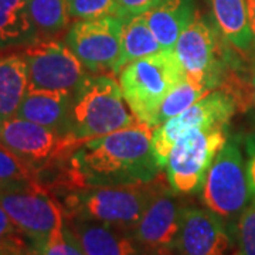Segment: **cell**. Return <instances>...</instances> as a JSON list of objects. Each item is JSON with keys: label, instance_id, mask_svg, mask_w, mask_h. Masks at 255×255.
<instances>
[{"label": "cell", "instance_id": "obj_1", "mask_svg": "<svg viewBox=\"0 0 255 255\" xmlns=\"http://www.w3.org/2000/svg\"><path fill=\"white\" fill-rule=\"evenodd\" d=\"M155 128L143 122L95 137L81 145L51 174L46 187L65 193L94 186H117L155 180L162 167L152 149Z\"/></svg>", "mask_w": 255, "mask_h": 255}, {"label": "cell", "instance_id": "obj_2", "mask_svg": "<svg viewBox=\"0 0 255 255\" xmlns=\"http://www.w3.org/2000/svg\"><path fill=\"white\" fill-rule=\"evenodd\" d=\"M139 124L112 75L88 73L73 92L71 133L81 140L88 142Z\"/></svg>", "mask_w": 255, "mask_h": 255}, {"label": "cell", "instance_id": "obj_3", "mask_svg": "<svg viewBox=\"0 0 255 255\" xmlns=\"http://www.w3.org/2000/svg\"><path fill=\"white\" fill-rule=\"evenodd\" d=\"M162 177L159 174L152 182L94 186L67 193L64 216L95 220L132 234Z\"/></svg>", "mask_w": 255, "mask_h": 255}, {"label": "cell", "instance_id": "obj_4", "mask_svg": "<svg viewBox=\"0 0 255 255\" xmlns=\"http://www.w3.org/2000/svg\"><path fill=\"white\" fill-rule=\"evenodd\" d=\"M186 77L173 48L139 58L119 71V85L132 114L156 128L160 107L174 87Z\"/></svg>", "mask_w": 255, "mask_h": 255}, {"label": "cell", "instance_id": "obj_5", "mask_svg": "<svg viewBox=\"0 0 255 255\" xmlns=\"http://www.w3.org/2000/svg\"><path fill=\"white\" fill-rule=\"evenodd\" d=\"M0 143L31 167L43 182L46 176L58 170L85 140L14 117L0 122Z\"/></svg>", "mask_w": 255, "mask_h": 255}, {"label": "cell", "instance_id": "obj_6", "mask_svg": "<svg viewBox=\"0 0 255 255\" xmlns=\"http://www.w3.org/2000/svg\"><path fill=\"white\" fill-rule=\"evenodd\" d=\"M253 199L246 159L236 140H228L213 159L200 189L203 206L227 223L234 233L240 216Z\"/></svg>", "mask_w": 255, "mask_h": 255}, {"label": "cell", "instance_id": "obj_7", "mask_svg": "<svg viewBox=\"0 0 255 255\" xmlns=\"http://www.w3.org/2000/svg\"><path fill=\"white\" fill-rule=\"evenodd\" d=\"M227 142L226 128L193 129L172 147L166 176L170 187L179 194L200 191L213 159Z\"/></svg>", "mask_w": 255, "mask_h": 255}, {"label": "cell", "instance_id": "obj_8", "mask_svg": "<svg viewBox=\"0 0 255 255\" xmlns=\"http://www.w3.org/2000/svg\"><path fill=\"white\" fill-rule=\"evenodd\" d=\"M237 111V98L226 90H213L182 114L155 128L152 149L156 162L163 169L173 145L193 129L227 128Z\"/></svg>", "mask_w": 255, "mask_h": 255}, {"label": "cell", "instance_id": "obj_9", "mask_svg": "<svg viewBox=\"0 0 255 255\" xmlns=\"http://www.w3.org/2000/svg\"><path fill=\"white\" fill-rule=\"evenodd\" d=\"M20 51L27 64L28 88L33 90L74 92L88 74L65 41L57 38H37Z\"/></svg>", "mask_w": 255, "mask_h": 255}, {"label": "cell", "instance_id": "obj_10", "mask_svg": "<svg viewBox=\"0 0 255 255\" xmlns=\"http://www.w3.org/2000/svg\"><path fill=\"white\" fill-rule=\"evenodd\" d=\"M177 194L167 182V176L163 174L153 197L132 231L142 255H176L184 209Z\"/></svg>", "mask_w": 255, "mask_h": 255}, {"label": "cell", "instance_id": "obj_11", "mask_svg": "<svg viewBox=\"0 0 255 255\" xmlns=\"http://www.w3.org/2000/svg\"><path fill=\"white\" fill-rule=\"evenodd\" d=\"M124 18L105 16L75 20L65 34V44L78 57L87 71L105 74L117 67L121 51Z\"/></svg>", "mask_w": 255, "mask_h": 255}, {"label": "cell", "instance_id": "obj_12", "mask_svg": "<svg viewBox=\"0 0 255 255\" xmlns=\"http://www.w3.org/2000/svg\"><path fill=\"white\" fill-rule=\"evenodd\" d=\"M0 206L36 244L64 224L63 204L43 184L0 191Z\"/></svg>", "mask_w": 255, "mask_h": 255}, {"label": "cell", "instance_id": "obj_13", "mask_svg": "<svg viewBox=\"0 0 255 255\" xmlns=\"http://www.w3.org/2000/svg\"><path fill=\"white\" fill-rule=\"evenodd\" d=\"M236 238L227 223L209 209L184 206L176 255H234Z\"/></svg>", "mask_w": 255, "mask_h": 255}, {"label": "cell", "instance_id": "obj_14", "mask_svg": "<svg viewBox=\"0 0 255 255\" xmlns=\"http://www.w3.org/2000/svg\"><path fill=\"white\" fill-rule=\"evenodd\" d=\"M186 77L214 90L217 84V40L206 18L196 11L173 47Z\"/></svg>", "mask_w": 255, "mask_h": 255}, {"label": "cell", "instance_id": "obj_15", "mask_svg": "<svg viewBox=\"0 0 255 255\" xmlns=\"http://www.w3.org/2000/svg\"><path fill=\"white\" fill-rule=\"evenodd\" d=\"M64 221L85 255H142L130 233L78 216Z\"/></svg>", "mask_w": 255, "mask_h": 255}, {"label": "cell", "instance_id": "obj_16", "mask_svg": "<svg viewBox=\"0 0 255 255\" xmlns=\"http://www.w3.org/2000/svg\"><path fill=\"white\" fill-rule=\"evenodd\" d=\"M71 105L73 92L28 88L16 117L54 129L65 135H73Z\"/></svg>", "mask_w": 255, "mask_h": 255}, {"label": "cell", "instance_id": "obj_17", "mask_svg": "<svg viewBox=\"0 0 255 255\" xmlns=\"http://www.w3.org/2000/svg\"><path fill=\"white\" fill-rule=\"evenodd\" d=\"M143 14L160 46L173 48L196 14V0H162Z\"/></svg>", "mask_w": 255, "mask_h": 255}, {"label": "cell", "instance_id": "obj_18", "mask_svg": "<svg viewBox=\"0 0 255 255\" xmlns=\"http://www.w3.org/2000/svg\"><path fill=\"white\" fill-rule=\"evenodd\" d=\"M27 91V64L21 51L0 54V122L16 117Z\"/></svg>", "mask_w": 255, "mask_h": 255}, {"label": "cell", "instance_id": "obj_19", "mask_svg": "<svg viewBox=\"0 0 255 255\" xmlns=\"http://www.w3.org/2000/svg\"><path fill=\"white\" fill-rule=\"evenodd\" d=\"M210 4L221 36L240 53H250L255 44L246 0H210Z\"/></svg>", "mask_w": 255, "mask_h": 255}, {"label": "cell", "instance_id": "obj_20", "mask_svg": "<svg viewBox=\"0 0 255 255\" xmlns=\"http://www.w3.org/2000/svg\"><path fill=\"white\" fill-rule=\"evenodd\" d=\"M37 38L28 14V0H0V51L23 48Z\"/></svg>", "mask_w": 255, "mask_h": 255}, {"label": "cell", "instance_id": "obj_21", "mask_svg": "<svg viewBox=\"0 0 255 255\" xmlns=\"http://www.w3.org/2000/svg\"><path fill=\"white\" fill-rule=\"evenodd\" d=\"M160 50H163V47L160 46L153 31L149 27L145 14L125 17L122 21L121 51L114 74H119V71L128 64L155 54Z\"/></svg>", "mask_w": 255, "mask_h": 255}, {"label": "cell", "instance_id": "obj_22", "mask_svg": "<svg viewBox=\"0 0 255 255\" xmlns=\"http://www.w3.org/2000/svg\"><path fill=\"white\" fill-rule=\"evenodd\" d=\"M28 14L38 38H54L70 26L68 0H28Z\"/></svg>", "mask_w": 255, "mask_h": 255}, {"label": "cell", "instance_id": "obj_23", "mask_svg": "<svg viewBox=\"0 0 255 255\" xmlns=\"http://www.w3.org/2000/svg\"><path fill=\"white\" fill-rule=\"evenodd\" d=\"M210 91H213V88H210L209 85L191 81L187 77H184L163 101L157 114L156 128L176 115L182 114L183 111L187 110L203 97H206Z\"/></svg>", "mask_w": 255, "mask_h": 255}, {"label": "cell", "instance_id": "obj_24", "mask_svg": "<svg viewBox=\"0 0 255 255\" xmlns=\"http://www.w3.org/2000/svg\"><path fill=\"white\" fill-rule=\"evenodd\" d=\"M41 184L31 167L0 143V191Z\"/></svg>", "mask_w": 255, "mask_h": 255}, {"label": "cell", "instance_id": "obj_25", "mask_svg": "<svg viewBox=\"0 0 255 255\" xmlns=\"http://www.w3.org/2000/svg\"><path fill=\"white\" fill-rule=\"evenodd\" d=\"M0 254L33 255L30 238L11 221L0 206Z\"/></svg>", "mask_w": 255, "mask_h": 255}, {"label": "cell", "instance_id": "obj_26", "mask_svg": "<svg viewBox=\"0 0 255 255\" xmlns=\"http://www.w3.org/2000/svg\"><path fill=\"white\" fill-rule=\"evenodd\" d=\"M33 255H85L65 226L55 228L43 241L33 244Z\"/></svg>", "mask_w": 255, "mask_h": 255}, {"label": "cell", "instance_id": "obj_27", "mask_svg": "<svg viewBox=\"0 0 255 255\" xmlns=\"http://www.w3.org/2000/svg\"><path fill=\"white\" fill-rule=\"evenodd\" d=\"M234 255H255V199H251L234 227Z\"/></svg>", "mask_w": 255, "mask_h": 255}, {"label": "cell", "instance_id": "obj_28", "mask_svg": "<svg viewBox=\"0 0 255 255\" xmlns=\"http://www.w3.org/2000/svg\"><path fill=\"white\" fill-rule=\"evenodd\" d=\"M68 9L73 20L118 16L117 0H68Z\"/></svg>", "mask_w": 255, "mask_h": 255}, {"label": "cell", "instance_id": "obj_29", "mask_svg": "<svg viewBox=\"0 0 255 255\" xmlns=\"http://www.w3.org/2000/svg\"><path fill=\"white\" fill-rule=\"evenodd\" d=\"M162 0H117L118 16L125 18L136 14H143L157 6Z\"/></svg>", "mask_w": 255, "mask_h": 255}, {"label": "cell", "instance_id": "obj_30", "mask_svg": "<svg viewBox=\"0 0 255 255\" xmlns=\"http://www.w3.org/2000/svg\"><path fill=\"white\" fill-rule=\"evenodd\" d=\"M246 169L251 196L255 199V132L247 135L246 140Z\"/></svg>", "mask_w": 255, "mask_h": 255}, {"label": "cell", "instance_id": "obj_31", "mask_svg": "<svg viewBox=\"0 0 255 255\" xmlns=\"http://www.w3.org/2000/svg\"><path fill=\"white\" fill-rule=\"evenodd\" d=\"M247 14H248V21H250V28L254 37L255 44V0H246Z\"/></svg>", "mask_w": 255, "mask_h": 255}, {"label": "cell", "instance_id": "obj_32", "mask_svg": "<svg viewBox=\"0 0 255 255\" xmlns=\"http://www.w3.org/2000/svg\"><path fill=\"white\" fill-rule=\"evenodd\" d=\"M250 85H251V98H253V101L255 102V60H254V71H253V75H251Z\"/></svg>", "mask_w": 255, "mask_h": 255}, {"label": "cell", "instance_id": "obj_33", "mask_svg": "<svg viewBox=\"0 0 255 255\" xmlns=\"http://www.w3.org/2000/svg\"><path fill=\"white\" fill-rule=\"evenodd\" d=\"M0 255H13V254H0Z\"/></svg>", "mask_w": 255, "mask_h": 255}]
</instances>
